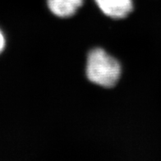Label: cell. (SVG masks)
I'll return each instance as SVG.
<instances>
[{
  "label": "cell",
  "mask_w": 161,
  "mask_h": 161,
  "mask_svg": "<svg viewBox=\"0 0 161 161\" xmlns=\"http://www.w3.org/2000/svg\"><path fill=\"white\" fill-rule=\"evenodd\" d=\"M87 78L100 86H114L121 76L119 62L108 54L104 49L97 48L89 53L86 64Z\"/></svg>",
  "instance_id": "6da1fadb"
},
{
  "label": "cell",
  "mask_w": 161,
  "mask_h": 161,
  "mask_svg": "<svg viewBox=\"0 0 161 161\" xmlns=\"http://www.w3.org/2000/svg\"><path fill=\"white\" fill-rule=\"evenodd\" d=\"M100 10L115 19L126 17L133 10L132 0H95Z\"/></svg>",
  "instance_id": "7a4b0ae2"
},
{
  "label": "cell",
  "mask_w": 161,
  "mask_h": 161,
  "mask_svg": "<svg viewBox=\"0 0 161 161\" xmlns=\"http://www.w3.org/2000/svg\"><path fill=\"white\" fill-rule=\"evenodd\" d=\"M49 10L59 17H72L83 3V0H47Z\"/></svg>",
  "instance_id": "3957f363"
},
{
  "label": "cell",
  "mask_w": 161,
  "mask_h": 161,
  "mask_svg": "<svg viewBox=\"0 0 161 161\" xmlns=\"http://www.w3.org/2000/svg\"><path fill=\"white\" fill-rule=\"evenodd\" d=\"M5 45H6V40H5V37L2 31L0 30V53H2L3 50L4 49Z\"/></svg>",
  "instance_id": "277c9868"
}]
</instances>
